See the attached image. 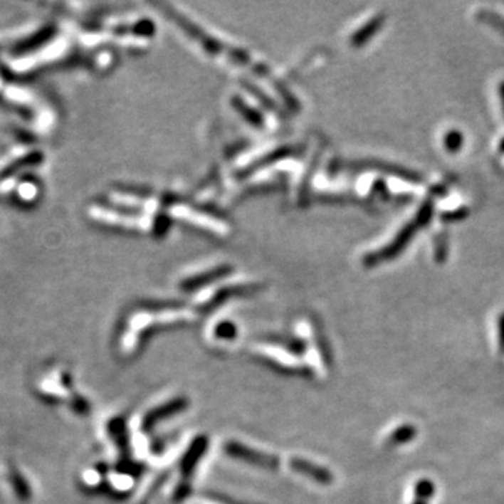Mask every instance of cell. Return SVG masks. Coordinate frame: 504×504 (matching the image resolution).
<instances>
[{"instance_id":"cell-1","label":"cell","mask_w":504,"mask_h":504,"mask_svg":"<svg viewBox=\"0 0 504 504\" xmlns=\"http://www.w3.org/2000/svg\"><path fill=\"white\" fill-rule=\"evenodd\" d=\"M433 216H434V204L431 199H427L420 205L416 216L412 220H409L397 233L394 240H391L387 246H384L379 250L366 253V256L363 258V263L367 268H372V266H376L379 263H385V262L397 259L398 255H401L406 250V247L411 244V241L415 238V236L419 233L420 230L429 226Z\"/></svg>"},{"instance_id":"cell-2","label":"cell","mask_w":504,"mask_h":504,"mask_svg":"<svg viewBox=\"0 0 504 504\" xmlns=\"http://www.w3.org/2000/svg\"><path fill=\"white\" fill-rule=\"evenodd\" d=\"M346 167L355 171H373V172H381L385 175L397 177L402 181L411 182V184H423L424 178L423 175L414 171L411 168L402 167L398 164H392L388 162H381V160H360V162H350L346 163Z\"/></svg>"},{"instance_id":"cell-3","label":"cell","mask_w":504,"mask_h":504,"mask_svg":"<svg viewBox=\"0 0 504 504\" xmlns=\"http://www.w3.org/2000/svg\"><path fill=\"white\" fill-rule=\"evenodd\" d=\"M227 453L233 457H238V458H243L244 461L251 462V463H255V465H259V466H275L276 461L271 457V456H266V454H262L259 451H253V450H250V448H246L237 443H231L229 444L227 447Z\"/></svg>"},{"instance_id":"cell-4","label":"cell","mask_w":504,"mask_h":504,"mask_svg":"<svg viewBox=\"0 0 504 504\" xmlns=\"http://www.w3.org/2000/svg\"><path fill=\"white\" fill-rule=\"evenodd\" d=\"M385 19H387V16L384 13H381V14L374 16L372 20H369L363 27H360L350 38L353 46H363L366 42L370 41L385 24Z\"/></svg>"},{"instance_id":"cell-5","label":"cell","mask_w":504,"mask_h":504,"mask_svg":"<svg viewBox=\"0 0 504 504\" xmlns=\"http://www.w3.org/2000/svg\"><path fill=\"white\" fill-rule=\"evenodd\" d=\"M294 469L304 473L305 476L311 478V479H315L318 483H322V485H331L332 481H334V476L332 473L322 468V466H318L315 463H311V462L304 461V460H295V461L292 462Z\"/></svg>"},{"instance_id":"cell-6","label":"cell","mask_w":504,"mask_h":504,"mask_svg":"<svg viewBox=\"0 0 504 504\" xmlns=\"http://www.w3.org/2000/svg\"><path fill=\"white\" fill-rule=\"evenodd\" d=\"M416 436H418V429L414 424L409 423L401 424L399 427H397L394 431L389 433L387 439V446L398 447L402 444H408L409 441L416 439Z\"/></svg>"},{"instance_id":"cell-7","label":"cell","mask_w":504,"mask_h":504,"mask_svg":"<svg viewBox=\"0 0 504 504\" xmlns=\"http://www.w3.org/2000/svg\"><path fill=\"white\" fill-rule=\"evenodd\" d=\"M185 406V402L184 401H174V402H169L168 405H164V406H160L157 409H154L153 412L149 414V416L145 419V427H152L156 421L159 420L164 419L169 416L171 414H175L178 411H181L182 408Z\"/></svg>"},{"instance_id":"cell-8","label":"cell","mask_w":504,"mask_h":504,"mask_svg":"<svg viewBox=\"0 0 504 504\" xmlns=\"http://www.w3.org/2000/svg\"><path fill=\"white\" fill-rule=\"evenodd\" d=\"M476 19L483 23V24H488L489 27L498 30L499 33H502L504 36V16L496 13V11H492V10H488V9H479L476 11Z\"/></svg>"},{"instance_id":"cell-9","label":"cell","mask_w":504,"mask_h":504,"mask_svg":"<svg viewBox=\"0 0 504 504\" xmlns=\"http://www.w3.org/2000/svg\"><path fill=\"white\" fill-rule=\"evenodd\" d=\"M443 143H444V149L448 153H451V154L458 153L461 150L462 146H463V135H462L461 130H458V129L448 130L444 135Z\"/></svg>"},{"instance_id":"cell-10","label":"cell","mask_w":504,"mask_h":504,"mask_svg":"<svg viewBox=\"0 0 504 504\" xmlns=\"http://www.w3.org/2000/svg\"><path fill=\"white\" fill-rule=\"evenodd\" d=\"M448 255V236L446 231L436 234L434 237V259L439 263H443Z\"/></svg>"},{"instance_id":"cell-11","label":"cell","mask_w":504,"mask_h":504,"mask_svg":"<svg viewBox=\"0 0 504 504\" xmlns=\"http://www.w3.org/2000/svg\"><path fill=\"white\" fill-rule=\"evenodd\" d=\"M414 492L416 499L429 502V499H431L436 493V486L430 479H419L414 488Z\"/></svg>"},{"instance_id":"cell-12","label":"cell","mask_w":504,"mask_h":504,"mask_svg":"<svg viewBox=\"0 0 504 504\" xmlns=\"http://www.w3.org/2000/svg\"><path fill=\"white\" fill-rule=\"evenodd\" d=\"M468 216H469V209L466 206H460V208L453 210H444L440 214V220L443 223L450 224V223H457V221L465 220Z\"/></svg>"},{"instance_id":"cell-13","label":"cell","mask_w":504,"mask_h":504,"mask_svg":"<svg viewBox=\"0 0 504 504\" xmlns=\"http://www.w3.org/2000/svg\"><path fill=\"white\" fill-rule=\"evenodd\" d=\"M373 195H377L381 199H385V198H391L389 196V192H388V188H387V184L384 181H377L374 185H373Z\"/></svg>"},{"instance_id":"cell-14","label":"cell","mask_w":504,"mask_h":504,"mask_svg":"<svg viewBox=\"0 0 504 504\" xmlns=\"http://www.w3.org/2000/svg\"><path fill=\"white\" fill-rule=\"evenodd\" d=\"M448 192V187L444 184H439V185H433L430 188V195L434 198H441Z\"/></svg>"},{"instance_id":"cell-15","label":"cell","mask_w":504,"mask_h":504,"mask_svg":"<svg viewBox=\"0 0 504 504\" xmlns=\"http://www.w3.org/2000/svg\"><path fill=\"white\" fill-rule=\"evenodd\" d=\"M498 334H499V349L504 355V313L500 314L498 321Z\"/></svg>"},{"instance_id":"cell-16","label":"cell","mask_w":504,"mask_h":504,"mask_svg":"<svg viewBox=\"0 0 504 504\" xmlns=\"http://www.w3.org/2000/svg\"><path fill=\"white\" fill-rule=\"evenodd\" d=\"M499 97H500V103H502V108H503L504 115V80L499 84Z\"/></svg>"},{"instance_id":"cell-17","label":"cell","mask_w":504,"mask_h":504,"mask_svg":"<svg viewBox=\"0 0 504 504\" xmlns=\"http://www.w3.org/2000/svg\"><path fill=\"white\" fill-rule=\"evenodd\" d=\"M499 150L500 153H504V137L500 140V145H499Z\"/></svg>"},{"instance_id":"cell-18","label":"cell","mask_w":504,"mask_h":504,"mask_svg":"<svg viewBox=\"0 0 504 504\" xmlns=\"http://www.w3.org/2000/svg\"><path fill=\"white\" fill-rule=\"evenodd\" d=\"M412 504H429L426 500H421V499H416V500H414V503Z\"/></svg>"}]
</instances>
